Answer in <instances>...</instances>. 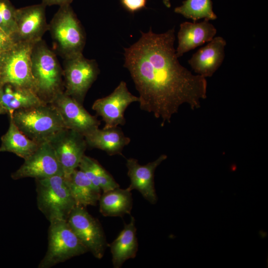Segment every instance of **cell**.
Returning <instances> with one entry per match:
<instances>
[{
  "label": "cell",
  "instance_id": "cell-1",
  "mask_svg": "<svg viewBox=\"0 0 268 268\" xmlns=\"http://www.w3.org/2000/svg\"><path fill=\"white\" fill-rule=\"evenodd\" d=\"M174 27L160 34L141 32L139 40L125 48V64L139 94L142 110L170 123L181 105L193 110L207 97L206 78L193 74L179 62Z\"/></svg>",
  "mask_w": 268,
  "mask_h": 268
},
{
  "label": "cell",
  "instance_id": "cell-2",
  "mask_svg": "<svg viewBox=\"0 0 268 268\" xmlns=\"http://www.w3.org/2000/svg\"><path fill=\"white\" fill-rule=\"evenodd\" d=\"M31 60L36 93L42 101L50 103L64 91L63 70L55 53L42 39L33 44Z\"/></svg>",
  "mask_w": 268,
  "mask_h": 268
},
{
  "label": "cell",
  "instance_id": "cell-3",
  "mask_svg": "<svg viewBox=\"0 0 268 268\" xmlns=\"http://www.w3.org/2000/svg\"><path fill=\"white\" fill-rule=\"evenodd\" d=\"M9 117L26 136L39 144L49 141L66 128L59 112L50 103L16 110Z\"/></svg>",
  "mask_w": 268,
  "mask_h": 268
},
{
  "label": "cell",
  "instance_id": "cell-4",
  "mask_svg": "<svg viewBox=\"0 0 268 268\" xmlns=\"http://www.w3.org/2000/svg\"><path fill=\"white\" fill-rule=\"evenodd\" d=\"M48 30L57 51L64 60L82 54L85 34L70 5L60 6L48 24Z\"/></svg>",
  "mask_w": 268,
  "mask_h": 268
},
{
  "label": "cell",
  "instance_id": "cell-5",
  "mask_svg": "<svg viewBox=\"0 0 268 268\" xmlns=\"http://www.w3.org/2000/svg\"><path fill=\"white\" fill-rule=\"evenodd\" d=\"M38 209L49 222L66 220L76 205L64 175L36 179Z\"/></svg>",
  "mask_w": 268,
  "mask_h": 268
},
{
  "label": "cell",
  "instance_id": "cell-6",
  "mask_svg": "<svg viewBox=\"0 0 268 268\" xmlns=\"http://www.w3.org/2000/svg\"><path fill=\"white\" fill-rule=\"evenodd\" d=\"M47 251L39 268H50L88 252L66 220L50 222Z\"/></svg>",
  "mask_w": 268,
  "mask_h": 268
},
{
  "label": "cell",
  "instance_id": "cell-7",
  "mask_svg": "<svg viewBox=\"0 0 268 268\" xmlns=\"http://www.w3.org/2000/svg\"><path fill=\"white\" fill-rule=\"evenodd\" d=\"M33 45L29 43L15 42L0 56V84H10L31 89L36 93L31 71Z\"/></svg>",
  "mask_w": 268,
  "mask_h": 268
},
{
  "label": "cell",
  "instance_id": "cell-8",
  "mask_svg": "<svg viewBox=\"0 0 268 268\" xmlns=\"http://www.w3.org/2000/svg\"><path fill=\"white\" fill-rule=\"evenodd\" d=\"M63 70L64 92L82 104L99 74L97 62L85 58L82 54L65 59Z\"/></svg>",
  "mask_w": 268,
  "mask_h": 268
},
{
  "label": "cell",
  "instance_id": "cell-9",
  "mask_svg": "<svg viewBox=\"0 0 268 268\" xmlns=\"http://www.w3.org/2000/svg\"><path fill=\"white\" fill-rule=\"evenodd\" d=\"M67 221L88 251L96 258L102 259L107 245L104 231L98 220L89 213L85 207L75 205Z\"/></svg>",
  "mask_w": 268,
  "mask_h": 268
},
{
  "label": "cell",
  "instance_id": "cell-10",
  "mask_svg": "<svg viewBox=\"0 0 268 268\" xmlns=\"http://www.w3.org/2000/svg\"><path fill=\"white\" fill-rule=\"evenodd\" d=\"M67 177L76 169L85 155L87 145L84 135L75 131L64 129L49 141Z\"/></svg>",
  "mask_w": 268,
  "mask_h": 268
},
{
  "label": "cell",
  "instance_id": "cell-11",
  "mask_svg": "<svg viewBox=\"0 0 268 268\" xmlns=\"http://www.w3.org/2000/svg\"><path fill=\"white\" fill-rule=\"evenodd\" d=\"M139 101V97L129 92L126 83L122 81L110 94L95 100L92 109L102 117L105 123L103 129H109L124 125L126 109L132 103Z\"/></svg>",
  "mask_w": 268,
  "mask_h": 268
},
{
  "label": "cell",
  "instance_id": "cell-12",
  "mask_svg": "<svg viewBox=\"0 0 268 268\" xmlns=\"http://www.w3.org/2000/svg\"><path fill=\"white\" fill-rule=\"evenodd\" d=\"M64 175L55 151L49 141L41 143L36 150L26 159L11 177L13 180L24 178L44 179Z\"/></svg>",
  "mask_w": 268,
  "mask_h": 268
},
{
  "label": "cell",
  "instance_id": "cell-13",
  "mask_svg": "<svg viewBox=\"0 0 268 268\" xmlns=\"http://www.w3.org/2000/svg\"><path fill=\"white\" fill-rule=\"evenodd\" d=\"M50 103L56 108L67 129L84 135L100 125L95 116L90 114L82 104L67 95L64 90L57 94Z\"/></svg>",
  "mask_w": 268,
  "mask_h": 268
},
{
  "label": "cell",
  "instance_id": "cell-14",
  "mask_svg": "<svg viewBox=\"0 0 268 268\" xmlns=\"http://www.w3.org/2000/svg\"><path fill=\"white\" fill-rule=\"evenodd\" d=\"M46 7L42 2L21 7L16 10V33L15 42L35 44L42 40L48 30Z\"/></svg>",
  "mask_w": 268,
  "mask_h": 268
},
{
  "label": "cell",
  "instance_id": "cell-15",
  "mask_svg": "<svg viewBox=\"0 0 268 268\" xmlns=\"http://www.w3.org/2000/svg\"><path fill=\"white\" fill-rule=\"evenodd\" d=\"M167 158L166 155L161 154L155 160L143 165L139 164L135 158L127 159L128 175L131 182L127 189L130 191L137 190L149 203L155 204L157 197L154 187V172Z\"/></svg>",
  "mask_w": 268,
  "mask_h": 268
},
{
  "label": "cell",
  "instance_id": "cell-16",
  "mask_svg": "<svg viewBox=\"0 0 268 268\" xmlns=\"http://www.w3.org/2000/svg\"><path fill=\"white\" fill-rule=\"evenodd\" d=\"M226 45L225 40L217 36L195 52L188 63L196 74L204 78L212 76L223 63Z\"/></svg>",
  "mask_w": 268,
  "mask_h": 268
},
{
  "label": "cell",
  "instance_id": "cell-17",
  "mask_svg": "<svg viewBox=\"0 0 268 268\" xmlns=\"http://www.w3.org/2000/svg\"><path fill=\"white\" fill-rule=\"evenodd\" d=\"M217 30L209 20L201 22H184L181 23L177 34L178 46L176 54L178 58L185 53L210 41Z\"/></svg>",
  "mask_w": 268,
  "mask_h": 268
},
{
  "label": "cell",
  "instance_id": "cell-18",
  "mask_svg": "<svg viewBox=\"0 0 268 268\" xmlns=\"http://www.w3.org/2000/svg\"><path fill=\"white\" fill-rule=\"evenodd\" d=\"M87 146L105 151L109 155H122L124 148L131 139L118 127L96 128L84 135Z\"/></svg>",
  "mask_w": 268,
  "mask_h": 268
},
{
  "label": "cell",
  "instance_id": "cell-19",
  "mask_svg": "<svg viewBox=\"0 0 268 268\" xmlns=\"http://www.w3.org/2000/svg\"><path fill=\"white\" fill-rule=\"evenodd\" d=\"M44 103L31 89L10 84H0V104L9 115L16 110Z\"/></svg>",
  "mask_w": 268,
  "mask_h": 268
},
{
  "label": "cell",
  "instance_id": "cell-20",
  "mask_svg": "<svg viewBox=\"0 0 268 268\" xmlns=\"http://www.w3.org/2000/svg\"><path fill=\"white\" fill-rule=\"evenodd\" d=\"M109 246L114 268H121L127 260L135 257L138 244L134 217L131 216L129 223L125 224L124 229Z\"/></svg>",
  "mask_w": 268,
  "mask_h": 268
},
{
  "label": "cell",
  "instance_id": "cell-21",
  "mask_svg": "<svg viewBox=\"0 0 268 268\" xmlns=\"http://www.w3.org/2000/svg\"><path fill=\"white\" fill-rule=\"evenodd\" d=\"M76 205L86 207L96 206L101 194L81 170H74L67 177H65Z\"/></svg>",
  "mask_w": 268,
  "mask_h": 268
},
{
  "label": "cell",
  "instance_id": "cell-22",
  "mask_svg": "<svg viewBox=\"0 0 268 268\" xmlns=\"http://www.w3.org/2000/svg\"><path fill=\"white\" fill-rule=\"evenodd\" d=\"M98 201L99 211L104 216L123 217L131 214L133 207L131 191L120 187L103 192Z\"/></svg>",
  "mask_w": 268,
  "mask_h": 268
},
{
  "label": "cell",
  "instance_id": "cell-23",
  "mask_svg": "<svg viewBox=\"0 0 268 268\" xmlns=\"http://www.w3.org/2000/svg\"><path fill=\"white\" fill-rule=\"evenodd\" d=\"M1 140L0 151L12 152L24 159L33 153L40 144L26 136L10 117L8 130Z\"/></svg>",
  "mask_w": 268,
  "mask_h": 268
},
{
  "label": "cell",
  "instance_id": "cell-24",
  "mask_svg": "<svg viewBox=\"0 0 268 268\" xmlns=\"http://www.w3.org/2000/svg\"><path fill=\"white\" fill-rule=\"evenodd\" d=\"M78 167L102 192L120 187L112 176L94 158L84 155Z\"/></svg>",
  "mask_w": 268,
  "mask_h": 268
},
{
  "label": "cell",
  "instance_id": "cell-25",
  "mask_svg": "<svg viewBox=\"0 0 268 268\" xmlns=\"http://www.w3.org/2000/svg\"><path fill=\"white\" fill-rule=\"evenodd\" d=\"M174 12L195 22L202 18L209 21L217 18L211 0H186L174 9Z\"/></svg>",
  "mask_w": 268,
  "mask_h": 268
},
{
  "label": "cell",
  "instance_id": "cell-26",
  "mask_svg": "<svg viewBox=\"0 0 268 268\" xmlns=\"http://www.w3.org/2000/svg\"><path fill=\"white\" fill-rule=\"evenodd\" d=\"M16 10L9 0H0V28L14 41L17 30Z\"/></svg>",
  "mask_w": 268,
  "mask_h": 268
},
{
  "label": "cell",
  "instance_id": "cell-27",
  "mask_svg": "<svg viewBox=\"0 0 268 268\" xmlns=\"http://www.w3.org/2000/svg\"><path fill=\"white\" fill-rule=\"evenodd\" d=\"M121 2L127 10L134 13L145 7L146 0H121Z\"/></svg>",
  "mask_w": 268,
  "mask_h": 268
},
{
  "label": "cell",
  "instance_id": "cell-28",
  "mask_svg": "<svg viewBox=\"0 0 268 268\" xmlns=\"http://www.w3.org/2000/svg\"><path fill=\"white\" fill-rule=\"evenodd\" d=\"M14 41L0 28V56L10 49Z\"/></svg>",
  "mask_w": 268,
  "mask_h": 268
},
{
  "label": "cell",
  "instance_id": "cell-29",
  "mask_svg": "<svg viewBox=\"0 0 268 268\" xmlns=\"http://www.w3.org/2000/svg\"><path fill=\"white\" fill-rule=\"evenodd\" d=\"M73 0H42V3L45 6L57 5L59 6L70 5Z\"/></svg>",
  "mask_w": 268,
  "mask_h": 268
},
{
  "label": "cell",
  "instance_id": "cell-30",
  "mask_svg": "<svg viewBox=\"0 0 268 268\" xmlns=\"http://www.w3.org/2000/svg\"><path fill=\"white\" fill-rule=\"evenodd\" d=\"M163 3L168 8L171 7L170 0H163Z\"/></svg>",
  "mask_w": 268,
  "mask_h": 268
},
{
  "label": "cell",
  "instance_id": "cell-31",
  "mask_svg": "<svg viewBox=\"0 0 268 268\" xmlns=\"http://www.w3.org/2000/svg\"><path fill=\"white\" fill-rule=\"evenodd\" d=\"M6 113L5 110L3 108L1 105L0 104V114Z\"/></svg>",
  "mask_w": 268,
  "mask_h": 268
}]
</instances>
